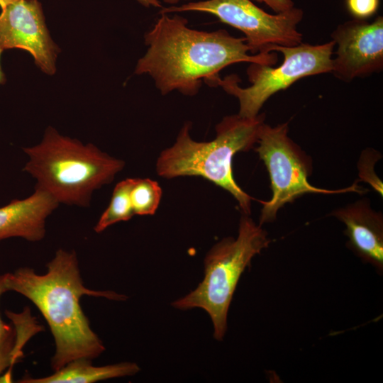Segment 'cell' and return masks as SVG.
<instances>
[{
  "label": "cell",
  "mask_w": 383,
  "mask_h": 383,
  "mask_svg": "<svg viewBox=\"0 0 383 383\" xmlns=\"http://www.w3.org/2000/svg\"><path fill=\"white\" fill-rule=\"evenodd\" d=\"M2 278L6 292H15L28 299L46 320L55 340V352L51 360L55 370L75 359L92 360L105 350L82 309L79 301L83 296L114 301L128 299L113 291L87 288L75 252L63 249L55 252L43 274L23 267L2 274Z\"/></svg>",
  "instance_id": "obj_2"
},
{
  "label": "cell",
  "mask_w": 383,
  "mask_h": 383,
  "mask_svg": "<svg viewBox=\"0 0 383 383\" xmlns=\"http://www.w3.org/2000/svg\"><path fill=\"white\" fill-rule=\"evenodd\" d=\"M200 11L241 31L251 54L268 53L270 45L294 46L302 43L298 30L304 12L298 7L270 14L250 0H206L162 8L160 13Z\"/></svg>",
  "instance_id": "obj_8"
},
{
  "label": "cell",
  "mask_w": 383,
  "mask_h": 383,
  "mask_svg": "<svg viewBox=\"0 0 383 383\" xmlns=\"http://www.w3.org/2000/svg\"><path fill=\"white\" fill-rule=\"evenodd\" d=\"M381 159V154L371 148L362 151L357 163L360 180L368 183L381 196L383 185L374 171L376 162Z\"/></svg>",
  "instance_id": "obj_17"
},
{
  "label": "cell",
  "mask_w": 383,
  "mask_h": 383,
  "mask_svg": "<svg viewBox=\"0 0 383 383\" xmlns=\"http://www.w3.org/2000/svg\"><path fill=\"white\" fill-rule=\"evenodd\" d=\"M160 14L145 35L148 48L138 60L135 72L150 76L163 95L174 90L196 95L203 82L207 84L223 69L235 63H277L274 52L250 54L244 37L233 36L223 29L211 32L192 29L181 16Z\"/></svg>",
  "instance_id": "obj_1"
},
{
  "label": "cell",
  "mask_w": 383,
  "mask_h": 383,
  "mask_svg": "<svg viewBox=\"0 0 383 383\" xmlns=\"http://www.w3.org/2000/svg\"><path fill=\"white\" fill-rule=\"evenodd\" d=\"M346 6L355 18L366 20L376 13L379 0H346Z\"/></svg>",
  "instance_id": "obj_18"
},
{
  "label": "cell",
  "mask_w": 383,
  "mask_h": 383,
  "mask_svg": "<svg viewBox=\"0 0 383 383\" xmlns=\"http://www.w3.org/2000/svg\"><path fill=\"white\" fill-rule=\"evenodd\" d=\"M337 50L332 71L336 77L350 82L367 77L383 68V18L372 22L354 18L339 25L331 34Z\"/></svg>",
  "instance_id": "obj_9"
},
{
  "label": "cell",
  "mask_w": 383,
  "mask_h": 383,
  "mask_svg": "<svg viewBox=\"0 0 383 383\" xmlns=\"http://www.w3.org/2000/svg\"><path fill=\"white\" fill-rule=\"evenodd\" d=\"M249 216L242 213L236 238H224L209 250L204 260V279L197 287L172 303L181 310L204 309L217 340L226 335L228 309L242 274L271 241L262 226Z\"/></svg>",
  "instance_id": "obj_5"
},
{
  "label": "cell",
  "mask_w": 383,
  "mask_h": 383,
  "mask_svg": "<svg viewBox=\"0 0 383 383\" xmlns=\"http://www.w3.org/2000/svg\"><path fill=\"white\" fill-rule=\"evenodd\" d=\"M162 189L152 179H135L131 192V204L135 215H153L158 208Z\"/></svg>",
  "instance_id": "obj_16"
},
{
  "label": "cell",
  "mask_w": 383,
  "mask_h": 383,
  "mask_svg": "<svg viewBox=\"0 0 383 383\" xmlns=\"http://www.w3.org/2000/svg\"><path fill=\"white\" fill-rule=\"evenodd\" d=\"M333 40L320 45L300 43L294 46L270 45L267 52H279L284 59L279 65L250 63L247 74L251 85L241 87L239 78L235 74L223 79L219 76L207 84L221 87L228 94L238 99V115L255 118L264 104L277 92L284 90L297 80L316 74L331 72Z\"/></svg>",
  "instance_id": "obj_6"
},
{
  "label": "cell",
  "mask_w": 383,
  "mask_h": 383,
  "mask_svg": "<svg viewBox=\"0 0 383 383\" xmlns=\"http://www.w3.org/2000/svg\"><path fill=\"white\" fill-rule=\"evenodd\" d=\"M0 48L26 50L43 72H55L60 50L50 35L38 0H19L1 8Z\"/></svg>",
  "instance_id": "obj_10"
},
{
  "label": "cell",
  "mask_w": 383,
  "mask_h": 383,
  "mask_svg": "<svg viewBox=\"0 0 383 383\" xmlns=\"http://www.w3.org/2000/svg\"><path fill=\"white\" fill-rule=\"evenodd\" d=\"M259 3H264L272 9L276 13L287 11L294 6L293 0H254Z\"/></svg>",
  "instance_id": "obj_19"
},
{
  "label": "cell",
  "mask_w": 383,
  "mask_h": 383,
  "mask_svg": "<svg viewBox=\"0 0 383 383\" xmlns=\"http://www.w3.org/2000/svg\"><path fill=\"white\" fill-rule=\"evenodd\" d=\"M58 205L51 195L35 188L28 197L0 207V241L15 237L32 242L42 240L46 219Z\"/></svg>",
  "instance_id": "obj_12"
},
{
  "label": "cell",
  "mask_w": 383,
  "mask_h": 383,
  "mask_svg": "<svg viewBox=\"0 0 383 383\" xmlns=\"http://www.w3.org/2000/svg\"><path fill=\"white\" fill-rule=\"evenodd\" d=\"M163 1L165 3L173 4H177L180 1H187V0H163Z\"/></svg>",
  "instance_id": "obj_23"
},
{
  "label": "cell",
  "mask_w": 383,
  "mask_h": 383,
  "mask_svg": "<svg viewBox=\"0 0 383 383\" xmlns=\"http://www.w3.org/2000/svg\"><path fill=\"white\" fill-rule=\"evenodd\" d=\"M19 0H0V7L3 8L8 4H10L11 3L16 2Z\"/></svg>",
  "instance_id": "obj_21"
},
{
  "label": "cell",
  "mask_w": 383,
  "mask_h": 383,
  "mask_svg": "<svg viewBox=\"0 0 383 383\" xmlns=\"http://www.w3.org/2000/svg\"><path fill=\"white\" fill-rule=\"evenodd\" d=\"M23 151L28 156L23 171L36 179L35 188L67 205L87 206L93 192L111 182L125 165L94 145L63 136L52 127L40 143Z\"/></svg>",
  "instance_id": "obj_3"
},
{
  "label": "cell",
  "mask_w": 383,
  "mask_h": 383,
  "mask_svg": "<svg viewBox=\"0 0 383 383\" xmlns=\"http://www.w3.org/2000/svg\"><path fill=\"white\" fill-rule=\"evenodd\" d=\"M135 182V179L128 178L116 185L108 207L94 227L95 232L101 233L110 226L128 221L135 215L131 199V192Z\"/></svg>",
  "instance_id": "obj_15"
},
{
  "label": "cell",
  "mask_w": 383,
  "mask_h": 383,
  "mask_svg": "<svg viewBox=\"0 0 383 383\" xmlns=\"http://www.w3.org/2000/svg\"><path fill=\"white\" fill-rule=\"evenodd\" d=\"M138 2L145 6H154L162 8L159 0H137Z\"/></svg>",
  "instance_id": "obj_20"
},
{
  "label": "cell",
  "mask_w": 383,
  "mask_h": 383,
  "mask_svg": "<svg viewBox=\"0 0 383 383\" xmlns=\"http://www.w3.org/2000/svg\"><path fill=\"white\" fill-rule=\"evenodd\" d=\"M140 371L134 362H123L105 366H94L91 360L78 358L69 362L49 376L31 378L25 377L23 383H93L109 379L132 376Z\"/></svg>",
  "instance_id": "obj_14"
},
{
  "label": "cell",
  "mask_w": 383,
  "mask_h": 383,
  "mask_svg": "<svg viewBox=\"0 0 383 383\" xmlns=\"http://www.w3.org/2000/svg\"><path fill=\"white\" fill-rule=\"evenodd\" d=\"M265 115L245 118L228 116L216 126V136L209 142H196L189 135L190 123L181 128L173 145L164 150L156 162L159 176L171 179L182 176L201 177L228 192L243 214L251 213L252 198L235 182L233 158L257 144Z\"/></svg>",
  "instance_id": "obj_4"
},
{
  "label": "cell",
  "mask_w": 383,
  "mask_h": 383,
  "mask_svg": "<svg viewBox=\"0 0 383 383\" xmlns=\"http://www.w3.org/2000/svg\"><path fill=\"white\" fill-rule=\"evenodd\" d=\"M333 216L345 226L348 247L364 262L383 272V216L372 209L370 201L358 200L333 210Z\"/></svg>",
  "instance_id": "obj_11"
},
{
  "label": "cell",
  "mask_w": 383,
  "mask_h": 383,
  "mask_svg": "<svg viewBox=\"0 0 383 383\" xmlns=\"http://www.w3.org/2000/svg\"><path fill=\"white\" fill-rule=\"evenodd\" d=\"M3 52V50L0 48V57H1V52ZM6 80V78H5V75L2 71V69H1V64H0V84H2L5 82Z\"/></svg>",
  "instance_id": "obj_22"
},
{
  "label": "cell",
  "mask_w": 383,
  "mask_h": 383,
  "mask_svg": "<svg viewBox=\"0 0 383 383\" xmlns=\"http://www.w3.org/2000/svg\"><path fill=\"white\" fill-rule=\"evenodd\" d=\"M2 274L0 275V298L5 293ZM27 309L21 314L6 311L13 322L8 324L0 315V382L11 380V369L22 357V348L35 333L42 331V327L33 321Z\"/></svg>",
  "instance_id": "obj_13"
},
{
  "label": "cell",
  "mask_w": 383,
  "mask_h": 383,
  "mask_svg": "<svg viewBox=\"0 0 383 383\" xmlns=\"http://www.w3.org/2000/svg\"><path fill=\"white\" fill-rule=\"evenodd\" d=\"M288 131L287 123L273 127L264 123L260 130L255 150L268 171L272 192L269 201H260V226L274 221L282 207L306 194L365 193L357 182L339 189L311 185L308 181L313 169L311 157L289 138Z\"/></svg>",
  "instance_id": "obj_7"
}]
</instances>
